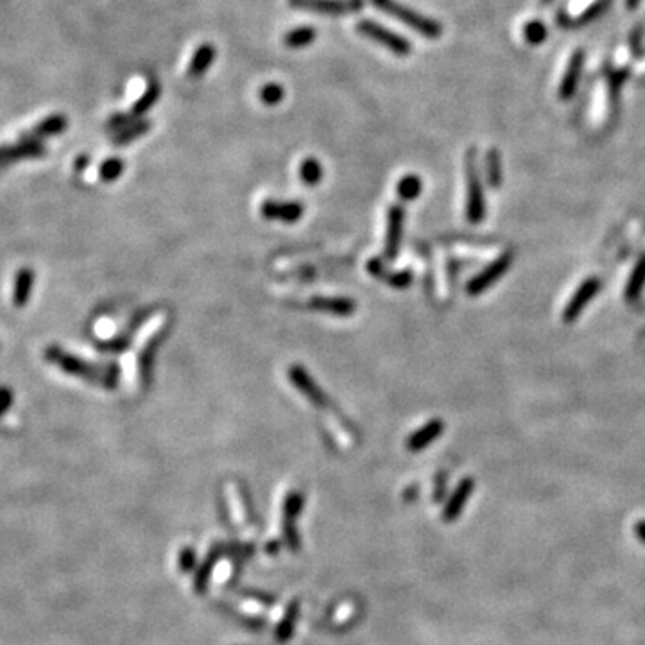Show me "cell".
<instances>
[{
  "mask_svg": "<svg viewBox=\"0 0 645 645\" xmlns=\"http://www.w3.org/2000/svg\"><path fill=\"white\" fill-rule=\"evenodd\" d=\"M45 361L58 366L67 375H72V377L97 384V386H102L104 389H115V386H117V370H115L113 366L99 368V366L85 362L79 357L70 355V353H67L63 348L56 346V344L45 348Z\"/></svg>",
  "mask_w": 645,
  "mask_h": 645,
  "instance_id": "cell-1",
  "label": "cell"
},
{
  "mask_svg": "<svg viewBox=\"0 0 645 645\" xmlns=\"http://www.w3.org/2000/svg\"><path fill=\"white\" fill-rule=\"evenodd\" d=\"M371 2H373L378 9H382L386 13L393 15V17L402 20L403 24L411 26L412 29H416L418 33H421L423 36H427V38H437V36L441 34V26H439L437 22L421 17V15L414 13L412 9L403 8V6L393 2V0H371Z\"/></svg>",
  "mask_w": 645,
  "mask_h": 645,
  "instance_id": "cell-2",
  "label": "cell"
},
{
  "mask_svg": "<svg viewBox=\"0 0 645 645\" xmlns=\"http://www.w3.org/2000/svg\"><path fill=\"white\" fill-rule=\"evenodd\" d=\"M289 378L291 382L294 384V387H296L314 407L321 409V411H334L332 400L328 398L327 393L319 387V384L316 382L314 378L310 377L309 371H307L303 366H293L289 370Z\"/></svg>",
  "mask_w": 645,
  "mask_h": 645,
  "instance_id": "cell-3",
  "label": "cell"
},
{
  "mask_svg": "<svg viewBox=\"0 0 645 645\" xmlns=\"http://www.w3.org/2000/svg\"><path fill=\"white\" fill-rule=\"evenodd\" d=\"M357 31L361 34H364L366 38L375 40L377 43H380L382 47L389 49L391 52H395L398 56H405L411 52V43L409 40H405L403 36H398V34L391 33L387 31L386 27H382L380 24L373 20H362L359 22V26H357Z\"/></svg>",
  "mask_w": 645,
  "mask_h": 645,
  "instance_id": "cell-4",
  "label": "cell"
},
{
  "mask_svg": "<svg viewBox=\"0 0 645 645\" xmlns=\"http://www.w3.org/2000/svg\"><path fill=\"white\" fill-rule=\"evenodd\" d=\"M466 183H468V204L466 217L470 222H480L484 217V197L480 179L477 174V167L473 158L468 156L466 160Z\"/></svg>",
  "mask_w": 645,
  "mask_h": 645,
  "instance_id": "cell-5",
  "label": "cell"
},
{
  "mask_svg": "<svg viewBox=\"0 0 645 645\" xmlns=\"http://www.w3.org/2000/svg\"><path fill=\"white\" fill-rule=\"evenodd\" d=\"M303 212H305V206L302 203H296V201L268 199L260 204V213H262L263 219L287 222V224L300 221Z\"/></svg>",
  "mask_w": 645,
  "mask_h": 645,
  "instance_id": "cell-6",
  "label": "cell"
},
{
  "mask_svg": "<svg viewBox=\"0 0 645 645\" xmlns=\"http://www.w3.org/2000/svg\"><path fill=\"white\" fill-rule=\"evenodd\" d=\"M289 4L297 9H310L318 13L334 15V17L362 9L361 0H289Z\"/></svg>",
  "mask_w": 645,
  "mask_h": 645,
  "instance_id": "cell-7",
  "label": "cell"
},
{
  "mask_svg": "<svg viewBox=\"0 0 645 645\" xmlns=\"http://www.w3.org/2000/svg\"><path fill=\"white\" fill-rule=\"evenodd\" d=\"M307 305H309V309L334 314L337 318H350L357 310V303L352 297L343 296H314L310 297Z\"/></svg>",
  "mask_w": 645,
  "mask_h": 645,
  "instance_id": "cell-8",
  "label": "cell"
},
{
  "mask_svg": "<svg viewBox=\"0 0 645 645\" xmlns=\"http://www.w3.org/2000/svg\"><path fill=\"white\" fill-rule=\"evenodd\" d=\"M509 266H511V256L502 255L500 259L495 260L489 268H486L482 272H480V275H477L473 280L468 281V287H466L468 294L477 296V294L484 293V291L488 289L489 285L495 284V281H497L498 278H500V276L507 271Z\"/></svg>",
  "mask_w": 645,
  "mask_h": 645,
  "instance_id": "cell-9",
  "label": "cell"
},
{
  "mask_svg": "<svg viewBox=\"0 0 645 645\" xmlns=\"http://www.w3.org/2000/svg\"><path fill=\"white\" fill-rule=\"evenodd\" d=\"M403 215L405 210L398 204L391 206L387 212V234H386V256L387 260L396 259L400 250V242L403 237Z\"/></svg>",
  "mask_w": 645,
  "mask_h": 645,
  "instance_id": "cell-10",
  "label": "cell"
},
{
  "mask_svg": "<svg viewBox=\"0 0 645 645\" xmlns=\"http://www.w3.org/2000/svg\"><path fill=\"white\" fill-rule=\"evenodd\" d=\"M303 505H305V497H303V493L293 491L287 495L285 498V505H284V518H285V539H287V544L293 550H297V545H300V538H297V532L294 529V520L297 518V514L302 513Z\"/></svg>",
  "mask_w": 645,
  "mask_h": 645,
  "instance_id": "cell-11",
  "label": "cell"
},
{
  "mask_svg": "<svg viewBox=\"0 0 645 645\" xmlns=\"http://www.w3.org/2000/svg\"><path fill=\"white\" fill-rule=\"evenodd\" d=\"M597 291H598L597 278H590V280H586L585 284L579 287L578 293L573 294V297L570 300L566 309H564V316H563L564 322L575 321V319L579 318V314L582 312V309H585V307L591 302V297L597 294Z\"/></svg>",
  "mask_w": 645,
  "mask_h": 645,
  "instance_id": "cell-12",
  "label": "cell"
},
{
  "mask_svg": "<svg viewBox=\"0 0 645 645\" xmlns=\"http://www.w3.org/2000/svg\"><path fill=\"white\" fill-rule=\"evenodd\" d=\"M473 488H475L473 479H463L459 482L455 491L452 493V497L446 502L445 509H443V520H445V522H454V520H457L461 511H463L464 505H466V500L470 498L471 493H473Z\"/></svg>",
  "mask_w": 645,
  "mask_h": 645,
  "instance_id": "cell-13",
  "label": "cell"
},
{
  "mask_svg": "<svg viewBox=\"0 0 645 645\" xmlns=\"http://www.w3.org/2000/svg\"><path fill=\"white\" fill-rule=\"evenodd\" d=\"M45 153V147L38 140H24L18 145H6L0 147V165L11 163L17 160H26V158H38Z\"/></svg>",
  "mask_w": 645,
  "mask_h": 645,
  "instance_id": "cell-14",
  "label": "cell"
},
{
  "mask_svg": "<svg viewBox=\"0 0 645 645\" xmlns=\"http://www.w3.org/2000/svg\"><path fill=\"white\" fill-rule=\"evenodd\" d=\"M443 429H445V425H443L441 420H430L429 423H425L421 429H418L416 432H412L409 436L407 448L411 452L425 450L430 443H434L437 437L441 436Z\"/></svg>",
  "mask_w": 645,
  "mask_h": 645,
  "instance_id": "cell-15",
  "label": "cell"
},
{
  "mask_svg": "<svg viewBox=\"0 0 645 645\" xmlns=\"http://www.w3.org/2000/svg\"><path fill=\"white\" fill-rule=\"evenodd\" d=\"M368 271L373 276L380 278L382 281L389 284L395 289H405L412 281V275L409 271H386L384 263L378 259H373L368 262Z\"/></svg>",
  "mask_w": 645,
  "mask_h": 645,
  "instance_id": "cell-16",
  "label": "cell"
},
{
  "mask_svg": "<svg viewBox=\"0 0 645 645\" xmlns=\"http://www.w3.org/2000/svg\"><path fill=\"white\" fill-rule=\"evenodd\" d=\"M215 54L217 52L213 45H210V43H203V45H201V47L194 52V56H192L190 65H188V70H187V76L190 77V79H201V77L206 74V70L210 68V65L213 63V60H215Z\"/></svg>",
  "mask_w": 645,
  "mask_h": 645,
  "instance_id": "cell-17",
  "label": "cell"
},
{
  "mask_svg": "<svg viewBox=\"0 0 645 645\" xmlns=\"http://www.w3.org/2000/svg\"><path fill=\"white\" fill-rule=\"evenodd\" d=\"M34 287V271L31 268H22L17 272L13 289V305L17 309H24L29 303L31 294Z\"/></svg>",
  "mask_w": 645,
  "mask_h": 645,
  "instance_id": "cell-18",
  "label": "cell"
},
{
  "mask_svg": "<svg viewBox=\"0 0 645 645\" xmlns=\"http://www.w3.org/2000/svg\"><path fill=\"white\" fill-rule=\"evenodd\" d=\"M65 129H67V119H65L63 115H52L47 120L40 122L31 135L24 136V140H36V138H42V136L60 135Z\"/></svg>",
  "mask_w": 645,
  "mask_h": 645,
  "instance_id": "cell-19",
  "label": "cell"
},
{
  "mask_svg": "<svg viewBox=\"0 0 645 645\" xmlns=\"http://www.w3.org/2000/svg\"><path fill=\"white\" fill-rule=\"evenodd\" d=\"M318 33H316L314 27L310 26H302V27H294L293 31L284 36V45L289 49H302V47H309L310 43L314 42Z\"/></svg>",
  "mask_w": 645,
  "mask_h": 645,
  "instance_id": "cell-20",
  "label": "cell"
},
{
  "mask_svg": "<svg viewBox=\"0 0 645 645\" xmlns=\"http://www.w3.org/2000/svg\"><path fill=\"white\" fill-rule=\"evenodd\" d=\"M581 61H582L581 52H575V56H573L572 61H570V65H569V70H566L563 81H561V88H560L561 99H569L570 95H573V92H575V85H578V79H579V70H581Z\"/></svg>",
  "mask_w": 645,
  "mask_h": 645,
  "instance_id": "cell-21",
  "label": "cell"
},
{
  "mask_svg": "<svg viewBox=\"0 0 645 645\" xmlns=\"http://www.w3.org/2000/svg\"><path fill=\"white\" fill-rule=\"evenodd\" d=\"M160 94H161L160 85H158V83H151V85L147 86V90L144 92V95H142V97L135 102V106H133L131 111H129V117H131L133 120L140 119L142 115L147 113V111L151 110L154 104H156Z\"/></svg>",
  "mask_w": 645,
  "mask_h": 645,
  "instance_id": "cell-22",
  "label": "cell"
},
{
  "mask_svg": "<svg viewBox=\"0 0 645 645\" xmlns=\"http://www.w3.org/2000/svg\"><path fill=\"white\" fill-rule=\"evenodd\" d=\"M645 287V255L638 260V263L635 266L631 272V278L628 281V289H626V297H628L629 302L632 300H637L640 296L642 289Z\"/></svg>",
  "mask_w": 645,
  "mask_h": 645,
  "instance_id": "cell-23",
  "label": "cell"
},
{
  "mask_svg": "<svg viewBox=\"0 0 645 645\" xmlns=\"http://www.w3.org/2000/svg\"><path fill=\"white\" fill-rule=\"evenodd\" d=\"M297 615H300V604H297V601H294V603L287 607L284 620H281L280 626H278V631H276V640L287 642L291 637H293Z\"/></svg>",
  "mask_w": 645,
  "mask_h": 645,
  "instance_id": "cell-24",
  "label": "cell"
},
{
  "mask_svg": "<svg viewBox=\"0 0 645 645\" xmlns=\"http://www.w3.org/2000/svg\"><path fill=\"white\" fill-rule=\"evenodd\" d=\"M149 129H151V122H149V120H144V122H138V124H133V126H129V128L120 129L119 135H117L113 138V144L115 145L129 144V142L136 140V138H140L142 135H145V133H147Z\"/></svg>",
  "mask_w": 645,
  "mask_h": 645,
  "instance_id": "cell-25",
  "label": "cell"
},
{
  "mask_svg": "<svg viewBox=\"0 0 645 645\" xmlns=\"http://www.w3.org/2000/svg\"><path fill=\"white\" fill-rule=\"evenodd\" d=\"M396 192L402 197L403 201H412L416 199L418 195L421 194V179L418 176H405L398 181V187H396Z\"/></svg>",
  "mask_w": 645,
  "mask_h": 645,
  "instance_id": "cell-26",
  "label": "cell"
},
{
  "mask_svg": "<svg viewBox=\"0 0 645 645\" xmlns=\"http://www.w3.org/2000/svg\"><path fill=\"white\" fill-rule=\"evenodd\" d=\"M300 178L307 185H318L322 178V167L316 158H307L300 165Z\"/></svg>",
  "mask_w": 645,
  "mask_h": 645,
  "instance_id": "cell-27",
  "label": "cell"
},
{
  "mask_svg": "<svg viewBox=\"0 0 645 645\" xmlns=\"http://www.w3.org/2000/svg\"><path fill=\"white\" fill-rule=\"evenodd\" d=\"M124 172V163L119 160V158H110L101 165L99 169V178L102 181H115V179H119Z\"/></svg>",
  "mask_w": 645,
  "mask_h": 645,
  "instance_id": "cell-28",
  "label": "cell"
},
{
  "mask_svg": "<svg viewBox=\"0 0 645 645\" xmlns=\"http://www.w3.org/2000/svg\"><path fill=\"white\" fill-rule=\"evenodd\" d=\"M284 94V88H281L278 83H268V85H263V88L260 90V99H262L263 104H268V106H276V104H280L281 102Z\"/></svg>",
  "mask_w": 645,
  "mask_h": 645,
  "instance_id": "cell-29",
  "label": "cell"
},
{
  "mask_svg": "<svg viewBox=\"0 0 645 645\" xmlns=\"http://www.w3.org/2000/svg\"><path fill=\"white\" fill-rule=\"evenodd\" d=\"M217 557H219V552H212V554H210V557H209V561H206V563H204L203 566H201L199 572H197V575H195V591H197V594H203L204 588H206V582H209L210 572H212L213 561H217Z\"/></svg>",
  "mask_w": 645,
  "mask_h": 645,
  "instance_id": "cell-30",
  "label": "cell"
},
{
  "mask_svg": "<svg viewBox=\"0 0 645 645\" xmlns=\"http://www.w3.org/2000/svg\"><path fill=\"white\" fill-rule=\"evenodd\" d=\"M486 169H488L489 181H491L493 187H498V183H500V165H498V156L495 151H489L486 154Z\"/></svg>",
  "mask_w": 645,
  "mask_h": 645,
  "instance_id": "cell-31",
  "label": "cell"
},
{
  "mask_svg": "<svg viewBox=\"0 0 645 645\" xmlns=\"http://www.w3.org/2000/svg\"><path fill=\"white\" fill-rule=\"evenodd\" d=\"M194 564H195L194 548H190V547L183 548L181 554H179V569H181L183 572H188V570L194 569Z\"/></svg>",
  "mask_w": 645,
  "mask_h": 645,
  "instance_id": "cell-32",
  "label": "cell"
},
{
  "mask_svg": "<svg viewBox=\"0 0 645 645\" xmlns=\"http://www.w3.org/2000/svg\"><path fill=\"white\" fill-rule=\"evenodd\" d=\"M11 405H13V393H11V389L0 387V418L4 416Z\"/></svg>",
  "mask_w": 645,
  "mask_h": 645,
  "instance_id": "cell-33",
  "label": "cell"
},
{
  "mask_svg": "<svg viewBox=\"0 0 645 645\" xmlns=\"http://www.w3.org/2000/svg\"><path fill=\"white\" fill-rule=\"evenodd\" d=\"M525 36L529 42L538 43L545 38V29L539 24H531V26H527L525 29Z\"/></svg>",
  "mask_w": 645,
  "mask_h": 645,
  "instance_id": "cell-34",
  "label": "cell"
},
{
  "mask_svg": "<svg viewBox=\"0 0 645 645\" xmlns=\"http://www.w3.org/2000/svg\"><path fill=\"white\" fill-rule=\"evenodd\" d=\"M126 346H128V341L124 339V337H120V339L110 341V343L97 344V348L102 350V352H122V350L126 348Z\"/></svg>",
  "mask_w": 645,
  "mask_h": 645,
  "instance_id": "cell-35",
  "label": "cell"
},
{
  "mask_svg": "<svg viewBox=\"0 0 645 645\" xmlns=\"http://www.w3.org/2000/svg\"><path fill=\"white\" fill-rule=\"evenodd\" d=\"M635 531H637V536L642 539L645 544V520L644 522H638L637 527H635Z\"/></svg>",
  "mask_w": 645,
  "mask_h": 645,
  "instance_id": "cell-36",
  "label": "cell"
}]
</instances>
